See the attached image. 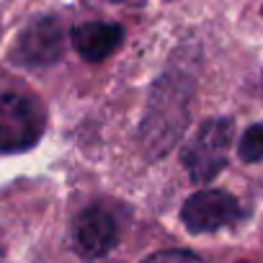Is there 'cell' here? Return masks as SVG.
Wrapping results in <instances>:
<instances>
[{"label":"cell","mask_w":263,"mask_h":263,"mask_svg":"<svg viewBox=\"0 0 263 263\" xmlns=\"http://www.w3.org/2000/svg\"><path fill=\"white\" fill-rule=\"evenodd\" d=\"M242 217H245V212H242L240 201L222 189H204V191L189 196L181 209V222L194 235H206V232H217L222 227H232Z\"/></svg>","instance_id":"3957f363"},{"label":"cell","mask_w":263,"mask_h":263,"mask_svg":"<svg viewBox=\"0 0 263 263\" xmlns=\"http://www.w3.org/2000/svg\"><path fill=\"white\" fill-rule=\"evenodd\" d=\"M158 90L160 93H155L145 121V142L153 145L155 153H165L186 126V103L181 106L186 98L181 88H171L168 80L158 83Z\"/></svg>","instance_id":"277c9868"},{"label":"cell","mask_w":263,"mask_h":263,"mask_svg":"<svg viewBox=\"0 0 263 263\" xmlns=\"http://www.w3.org/2000/svg\"><path fill=\"white\" fill-rule=\"evenodd\" d=\"M0 263H6V250H3V245H0Z\"/></svg>","instance_id":"30bf717a"},{"label":"cell","mask_w":263,"mask_h":263,"mask_svg":"<svg viewBox=\"0 0 263 263\" xmlns=\"http://www.w3.org/2000/svg\"><path fill=\"white\" fill-rule=\"evenodd\" d=\"M237 155L245 163H260L263 160V124H253L245 129V135L237 145Z\"/></svg>","instance_id":"ba28073f"},{"label":"cell","mask_w":263,"mask_h":263,"mask_svg":"<svg viewBox=\"0 0 263 263\" xmlns=\"http://www.w3.org/2000/svg\"><path fill=\"white\" fill-rule=\"evenodd\" d=\"M119 242V224L103 206L83 209L72 222V245L83 258H103Z\"/></svg>","instance_id":"5b68a950"},{"label":"cell","mask_w":263,"mask_h":263,"mask_svg":"<svg viewBox=\"0 0 263 263\" xmlns=\"http://www.w3.org/2000/svg\"><path fill=\"white\" fill-rule=\"evenodd\" d=\"M114 3H121V0H114Z\"/></svg>","instance_id":"8fae6325"},{"label":"cell","mask_w":263,"mask_h":263,"mask_svg":"<svg viewBox=\"0 0 263 263\" xmlns=\"http://www.w3.org/2000/svg\"><path fill=\"white\" fill-rule=\"evenodd\" d=\"M142 263H204V260L191 250H160L145 258Z\"/></svg>","instance_id":"9c48e42d"},{"label":"cell","mask_w":263,"mask_h":263,"mask_svg":"<svg viewBox=\"0 0 263 263\" xmlns=\"http://www.w3.org/2000/svg\"><path fill=\"white\" fill-rule=\"evenodd\" d=\"M47 126L44 106L26 93L0 96V153H24L34 147Z\"/></svg>","instance_id":"6da1fadb"},{"label":"cell","mask_w":263,"mask_h":263,"mask_svg":"<svg viewBox=\"0 0 263 263\" xmlns=\"http://www.w3.org/2000/svg\"><path fill=\"white\" fill-rule=\"evenodd\" d=\"M232 137H235V126L230 119H209L199 126L191 142L183 147V165L191 181L206 183L227 165Z\"/></svg>","instance_id":"7a4b0ae2"},{"label":"cell","mask_w":263,"mask_h":263,"mask_svg":"<svg viewBox=\"0 0 263 263\" xmlns=\"http://www.w3.org/2000/svg\"><path fill=\"white\" fill-rule=\"evenodd\" d=\"M62 49H65L62 24L57 18H39L21 34L13 57L18 65L26 67H47L62 57Z\"/></svg>","instance_id":"8992f818"},{"label":"cell","mask_w":263,"mask_h":263,"mask_svg":"<svg viewBox=\"0 0 263 263\" xmlns=\"http://www.w3.org/2000/svg\"><path fill=\"white\" fill-rule=\"evenodd\" d=\"M121 39H124V31L116 24L90 21V24H80L72 29V47L88 62H101L111 57L121 47Z\"/></svg>","instance_id":"52a82bcc"},{"label":"cell","mask_w":263,"mask_h":263,"mask_svg":"<svg viewBox=\"0 0 263 263\" xmlns=\"http://www.w3.org/2000/svg\"><path fill=\"white\" fill-rule=\"evenodd\" d=\"M242 263H245V260H242Z\"/></svg>","instance_id":"7c38bea8"}]
</instances>
